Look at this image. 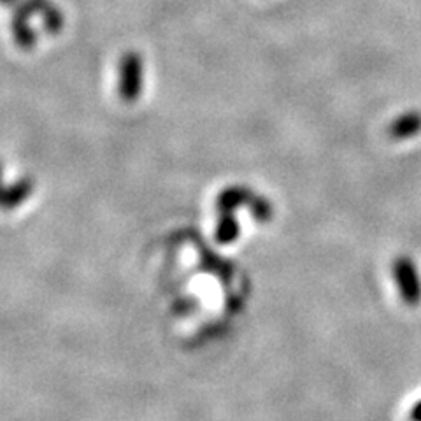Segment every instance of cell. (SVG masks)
I'll return each instance as SVG.
<instances>
[{"label": "cell", "instance_id": "7a4b0ae2", "mask_svg": "<svg viewBox=\"0 0 421 421\" xmlns=\"http://www.w3.org/2000/svg\"><path fill=\"white\" fill-rule=\"evenodd\" d=\"M395 274H397L398 286H400L402 297L408 302H416L420 297V283L416 275L415 266L409 260H400L395 266Z\"/></svg>", "mask_w": 421, "mask_h": 421}, {"label": "cell", "instance_id": "8992f818", "mask_svg": "<svg viewBox=\"0 0 421 421\" xmlns=\"http://www.w3.org/2000/svg\"><path fill=\"white\" fill-rule=\"evenodd\" d=\"M4 4H6V6H14V4L18 2V0H2Z\"/></svg>", "mask_w": 421, "mask_h": 421}, {"label": "cell", "instance_id": "5b68a950", "mask_svg": "<svg viewBox=\"0 0 421 421\" xmlns=\"http://www.w3.org/2000/svg\"><path fill=\"white\" fill-rule=\"evenodd\" d=\"M40 20H43V28L48 35H60L63 27H65V16H63L60 7L50 6L40 13Z\"/></svg>", "mask_w": 421, "mask_h": 421}, {"label": "cell", "instance_id": "3957f363", "mask_svg": "<svg viewBox=\"0 0 421 421\" xmlns=\"http://www.w3.org/2000/svg\"><path fill=\"white\" fill-rule=\"evenodd\" d=\"M11 31H13L14 43H16V46L20 50L31 51L37 46V32L32 28L31 18L25 16V14L13 13Z\"/></svg>", "mask_w": 421, "mask_h": 421}, {"label": "cell", "instance_id": "6da1fadb", "mask_svg": "<svg viewBox=\"0 0 421 421\" xmlns=\"http://www.w3.org/2000/svg\"><path fill=\"white\" fill-rule=\"evenodd\" d=\"M118 76V93L125 104L139 100L144 90V62L137 51H126L120 60Z\"/></svg>", "mask_w": 421, "mask_h": 421}, {"label": "cell", "instance_id": "277c9868", "mask_svg": "<svg viewBox=\"0 0 421 421\" xmlns=\"http://www.w3.org/2000/svg\"><path fill=\"white\" fill-rule=\"evenodd\" d=\"M421 130V114L416 111L405 113L398 116L397 120L391 121L388 126V133L393 139H408V137L416 136Z\"/></svg>", "mask_w": 421, "mask_h": 421}]
</instances>
